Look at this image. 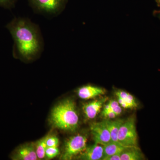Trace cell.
<instances>
[{"label": "cell", "instance_id": "obj_1", "mask_svg": "<svg viewBox=\"0 0 160 160\" xmlns=\"http://www.w3.org/2000/svg\"><path fill=\"white\" fill-rule=\"evenodd\" d=\"M6 28L13 39V54L25 61H31L42 51V38L38 26L28 19L15 18Z\"/></svg>", "mask_w": 160, "mask_h": 160}, {"label": "cell", "instance_id": "obj_2", "mask_svg": "<svg viewBox=\"0 0 160 160\" xmlns=\"http://www.w3.org/2000/svg\"><path fill=\"white\" fill-rule=\"evenodd\" d=\"M73 101L67 99L55 106L50 115L53 127L67 131H74L78 127L79 117Z\"/></svg>", "mask_w": 160, "mask_h": 160}, {"label": "cell", "instance_id": "obj_3", "mask_svg": "<svg viewBox=\"0 0 160 160\" xmlns=\"http://www.w3.org/2000/svg\"><path fill=\"white\" fill-rule=\"evenodd\" d=\"M135 122V116L131 115L121 125L118 134V142L121 145L126 147H138Z\"/></svg>", "mask_w": 160, "mask_h": 160}, {"label": "cell", "instance_id": "obj_4", "mask_svg": "<svg viewBox=\"0 0 160 160\" xmlns=\"http://www.w3.org/2000/svg\"><path fill=\"white\" fill-rule=\"evenodd\" d=\"M35 11L40 13L57 15L63 11L68 0H28Z\"/></svg>", "mask_w": 160, "mask_h": 160}, {"label": "cell", "instance_id": "obj_5", "mask_svg": "<svg viewBox=\"0 0 160 160\" xmlns=\"http://www.w3.org/2000/svg\"><path fill=\"white\" fill-rule=\"evenodd\" d=\"M87 137L84 135L78 134L69 138L65 143L61 159L72 160L82 153L87 147Z\"/></svg>", "mask_w": 160, "mask_h": 160}, {"label": "cell", "instance_id": "obj_6", "mask_svg": "<svg viewBox=\"0 0 160 160\" xmlns=\"http://www.w3.org/2000/svg\"><path fill=\"white\" fill-rule=\"evenodd\" d=\"M90 130L95 144L104 146L111 142V136L105 121L92 123Z\"/></svg>", "mask_w": 160, "mask_h": 160}, {"label": "cell", "instance_id": "obj_7", "mask_svg": "<svg viewBox=\"0 0 160 160\" xmlns=\"http://www.w3.org/2000/svg\"><path fill=\"white\" fill-rule=\"evenodd\" d=\"M14 160H37L38 159L35 146L33 143H29L20 146L12 154Z\"/></svg>", "mask_w": 160, "mask_h": 160}, {"label": "cell", "instance_id": "obj_8", "mask_svg": "<svg viewBox=\"0 0 160 160\" xmlns=\"http://www.w3.org/2000/svg\"><path fill=\"white\" fill-rule=\"evenodd\" d=\"M80 154L78 158L80 160H102L104 157V146L95 143L93 146L86 147Z\"/></svg>", "mask_w": 160, "mask_h": 160}, {"label": "cell", "instance_id": "obj_9", "mask_svg": "<svg viewBox=\"0 0 160 160\" xmlns=\"http://www.w3.org/2000/svg\"><path fill=\"white\" fill-rule=\"evenodd\" d=\"M107 99V98H103L84 104L82 109L86 118L89 119L95 118Z\"/></svg>", "mask_w": 160, "mask_h": 160}, {"label": "cell", "instance_id": "obj_10", "mask_svg": "<svg viewBox=\"0 0 160 160\" xmlns=\"http://www.w3.org/2000/svg\"><path fill=\"white\" fill-rule=\"evenodd\" d=\"M106 90L100 87L88 85L81 87L78 91V95L80 98L88 100L104 95Z\"/></svg>", "mask_w": 160, "mask_h": 160}, {"label": "cell", "instance_id": "obj_11", "mask_svg": "<svg viewBox=\"0 0 160 160\" xmlns=\"http://www.w3.org/2000/svg\"><path fill=\"white\" fill-rule=\"evenodd\" d=\"M124 121L125 120L121 119L115 120L109 119L104 120L111 136L112 142L119 143L118 142V134L120 127Z\"/></svg>", "mask_w": 160, "mask_h": 160}, {"label": "cell", "instance_id": "obj_12", "mask_svg": "<svg viewBox=\"0 0 160 160\" xmlns=\"http://www.w3.org/2000/svg\"><path fill=\"white\" fill-rule=\"evenodd\" d=\"M143 158L142 153L138 147H127L121 153V160H140Z\"/></svg>", "mask_w": 160, "mask_h": 160}, {"label": "cell", "instance_id": "obj_13", "mask_svg": "<svg viewBox=\"0 0 160 160\" xmlns=\"http://www.w3.org/2000/svg\"><path fill=\"white\" fill-rule=\"evenodd\" d=\"M127 147L123 146L119 143L110 142L104 145V157L102 160L109 156L117 153H121Z\"/></svg>", "mask_w": 160, "mask_h": 160}, {"label": "cell", "instance_id": "obj_14", "mask_svg": "<svg viewBox=\"0 0 160 160\" xmlns=\"http://www.w3.org/2000/svg\"><path fill=\"white\" fill-rule=\"evenodd\" d=\"M46 138V136L41 139L35 144L36 152L38 159H42L46 157V151L47 148Z\"/></svg>", "mask_w": 160, "mask_h": 160}, {"label": "cell", "instance_id": "obj_15", "mask_svg": "<svg viewBox=\"0 0 160 160\" xmlns=\"http://www.w3.org/2000/svg\"><path fill=\"white\" fill-rule=\"evenodd\" d=\"M116 95L117 96L118 98L122 99L128 103L131 106L132 108L137 107L138 104L134 97L129 93L125 91H119L116 92Z\"/></svg>", "mask_w": 160, "mask_h": 160}, {"label": "cell", "instance_id": "obj_16", "mask_svg": "<svg viewBox=\"0 0 160 160\" xmlns=\"http://www.w3.org/2000/svg\"><path fill=\"white\" fill-rule=\"evenodd\" d=\"M59 153L58 147H47L46 151V158L52 159L58 156Z\"/></svg>", "mask_w": 160, "mask_h": 160}, {"label": "cell", "instance_id": "obj_17", "mask_svg": "<svg viewBox=\"0 0 160 160\" xmlns=\"http://www.w3.org/2000/svg\"><path fill=\"white\" fill-rule=\"evenodd\" d=\"M46 144L47 147H58L59 139L54 135L47 136L46 138Z\"/></svg>", "mask_w": 160, "mask_h": 160}, {"label": "cell", "instance_id": "obj_18", "mask_svg": "<svg viewBox=\"0 0 160 160\" xmlns=\"http://www.w3.org/2000/svg\"><path fill=\"white\" fill-rule=\"evenodd\" d=\"M109 104L112 110L114 112L116 115L118 116L122 113V107L120 106L118 102L115 100H111L109 101Z\"/></svg>", "mask_w": 160, "mask_h": 160}, {"label": "cell", "instance_id": "obj_19", "mask_svg": "<svg viewBox=\"0 0 160 160\" xmlns=\"http://www.w3.org/2000/svg\"><path fill=\"white\" fill-rule=\"evenodd\" d=\"M17 0H0V7L6 9L14 8Z\"/></svg>", "mask_w": 160, "mask_h": 160}, {"label": "cell", "instance_id": "obj_20", "mask_svg": "<svg viewBox=\"0 0 160 160\" xmlns=\"http://www.w3.org/2000/svg\"><path fill=\"white\" fill-rule=\"evenodd\" d=\"M102 115L107 119H111L115 118L117 116L111 109L109 110H103Z\"/></svg>", "mask_w": 160, "mask_h": 160}, {"label": "cell", "instance_id": "obj_21", "mask_svg": "<svg viewBox=\"0 0 160 160\" xmlns=\"http://www.w3.org/2000/svg\"><path fill=\"white\" fill-rule=\"evenodd\" d=\"M118 102L120 106H121V107H122L123 108H125V109H132L131 106H130L128 103L125 102V101H124V100H123L122 99L118 98Z\"/></svg>", "mask_w": 160, "mask_h": 160}, {"label": "cell", "instance_id": "obj_22", "mask_svg": "<svg viewBox=\"0 0 160 160\" xmlns=\"http://www.w3.org/2000/svg\"><path fill=\"white\" fill-rule=\"evenodd\" d=\"M103 160H121V153H117L112 155L109 156L105 158Z\"/></svg>", "mask_w": 160, "mask_h": 160}, {"label": "cell", "instance_id": "obj_23", "mask_svg": "<svg viewBox=\"0 0 160 160\" xmlns=\"http://www.w3.org/2000/svg\"><path fill=\"white\" fill-rule=\"evenodd\" d=\"M153 16L160 20V9L159 10H154L153 12Z\"/></svg>", "mask_w": 160, "mask_h": 160}, {"label": "cell", "instance_id": "obj_24", "mask_svg": "<svg viewBox=\"0 0 160 160\" xmlns=\"http://www.w3.org/2000/svg\"><path fill=\"white\" fill-rule=\"evenodd\" d=\"M156 2L159 7H160V0H155Z\"/></svg>", "mask_w": 160, "mask_h": 160}]
</instances>
